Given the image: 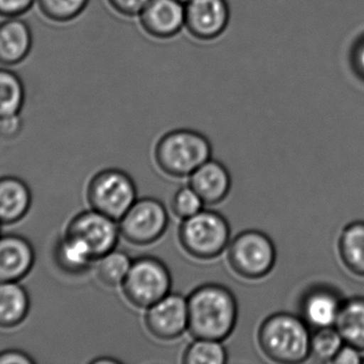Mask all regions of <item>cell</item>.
<instances>
[{
    "instance_id": "21",
    "label": "cell",
    "mask_w": 364,
    "mask_h": 364,
    "mask_svg": "<svg viewBox=\"0 0 364 364\" xmlns=\"http://www.w3.org/2000/svg\"><path fill=\"white\" fill-rule=\"evenodd\" d=\"M339 254L346 269L359 277H364V222H354L346 226L339 239Z\"/></svg>"
},
{
    "instance_id": "10",
    "label": "cell",
    "mask_w": 364,
    "mask_h": 364,
    "mask_svg": "<svg viewBox=\"0 0 364 364\" xmlns=\"http://www.w3.org/2000/svg\"><path fill=\"white\" fill-rule=\"evenodd\" d=\"M144 322L156 339H178L188 328V301L181 295L170 293L147 309Z\"/></svg>"
},
{
    "instance_id": "18",
    "label": "cell",
    "mask_w": 364,
    "mask_h": 364,
    "mask_svg": "<svg viewBox=\"0 0 364 364\" xmlns=\"http://www.w3.org/2000/svg\"><path fill=\"white\" fill-rule=\"evenodd\" d=\"M53 259L58 269L70 276L83 275L95 261L91 250L82 241L68 234L55 244Z\"/></svg>"
},
{
    "instance_id": "20",
    "label": "cell",
    "mask_w": 364,
    "mask_h": 364,
    "mask_svg": "<svg viewBox=\"0 0 364 364\" xmlns=\"http://www.w3.org/2000/svg\"><path fill=\"white\" fill-rule=\"evenodd\" d=\"M335 327L344 343L364 352V297L343 301Z\"/></svg>"
},
{
    "instance_id": "14",
    "label": "cell",
    "mask_w": 364,
    "mask_h": 364,
    "mask_svg": "<svg viewBox=\"0 0 364 364\" xmlns=\"http://www.w3.org/2000/svg\"><path fill=\"white\" fill-rule=\"evenodd\" d=\"M140 19L149 33L168 38L186 25V4L178 0H151L141 12Z\"/></svg>"
},
{
    "instance_id": "32",
    "label": "cell",
    "mask_w": 364,
    "mask_h": 364,
    "mask_svg": "<svg viewBox=\"0 0 364 364\" xmlns=\"http://www.w3.org/2000/svg\"><path fill=\"white\" fill-rule=\"evenodd\" d=\"M350 63L355 74L364 80V36L353 47Z\"/></svg>"
},
{
    "instance_id": "28",
    "label": "cell",
    "mask_w": 364,
    "mask_h": 364,
    "mask_svg": "<svg viewBox=\"0 0 364 364\" xmlns=\"http://www.w3.org/2000/svg\"><path fill=\"white\" fill-rule=\"evenodd\" d=\"M36 0H0V15L16 17L29 11Z\"/></svg>"
},
{
    "instance_id": "12",
    "label": "cell",
    "mask_w": 364,
    "mask_h": 364,
    "mask_svg": "<svg viewBox=\"0 0 364 364\" xmlns=\"http://www.w3.org/2000/svg\"><path fill=\"white\" fill-rule=\"evenodd\" d=\"M341 297L328 286H314L304 295L301 301V318L310 329L335 326L341 310Z\"/></svg>"
},
{
    "instance_id": "5",
    "label": "cell",
    "mask_w": 364,
    "mask_h": 364,
    "mask_svg": "<svg viewBox=\"0 0 364 364\" xmlns=\"http://www.w3.org/2000/svg\"><path fill=\"white\" fill-rule=\"evenodd\" d=\"M122 288L124 296L132 306L149 309L170 294L172 276L159 259L142 256L132 261Z\"/></svg>"
},
{
    "instance_id": "16",
    "label": "cell",
    "mask_w": 364,
    "mask_h": 364,
    "mask_svg": "<svg viewBox=\"0 0 364 364\" xmlns=\"http://www.w3.org/2000/svg\"><path fill=\"white\" fill-rule=\"evenodd\" d=\"M32 33L26 21L9 17L0 23V64L16 66L29 55Z\"/></svg>"
},
{
    "instance_id": "36",
    "label": "cell",
    "mask_w": 364,
    "mask_h": 364,
    "mask_svg": "<svg viewBox=\"0 0 364 364\" xmlns=\"http://www.w3.org/2000/svg\"><path fill=\"white\" fill-rule=\"evenodd\" d=\"M363 363H364V358H363Z\"/></svg>"
},
{
    "instance_id": "6",
    "label": "cell",
    "mask_w": 364,
    "mask_h": 364,
    "mask_svg": "<svg viewBox=\"0 0 364 364\" xmlns=\"http://www.w3.org/2000/svg\"><path fill=\"white\" fill-rule=\"evenodd\" d=\"M87 198L91 209L119 222L136 201V184L124 171L106 169L92 177Z\"/></svg>"
},
{
    "instance_id": "33",
    "label": "cell",
    "mask_w": 364,
    "mask_h": 364,
    "mask_svg": "<svg viewBox=\"0 0 364 364\" xmlns=\"http://www.w3.org/2000/svg\"><path fill=\"white\" fill-rule=\"evenodd\" d=\"M33 359L29 355L16 350H4L0 353V364H32Z\"/></svg>"
},
{
    "instance_id": "31",
    "label": "cell",
    "mask_w": 364,
    "mask_h": 364,
    "mask_svg": "<svg viewBox=\"0 0 364 364\" xmlns=\"http://www.w3.org/2000/svg\"><path fill=\"white\" fill-rule=\"evenodd\" d=\"M333 363L338 364H360L363 363V357L361 352L354 346L344 344L341 350L338 353L337 356L333 360Z\"/></svg>"
},
{
    "instance_id": "22",
    "label": "cell",
    "mask_w": 364,
    "mask_h": 364,
    "mask_svg": "<svg viewBox=\"0 0 364 364\" xmlns=\"http://www.w3.org/2000/svg\"><path fill=\"white\" fill-rule=\"evenodd\" d=\"M25 102V88L13 71L0 68V119L19 115Z\"/></svg>"
},
{
    "instance_id": "17",
    "label": "cell",
    "mask_w": 364,
    "mask_h": 364,
    "mask_svg": "<svg viewBox=\"0 0 364 364\" xmlns=\"http://www.w3.org/2000/svg\"><path fill=\"white\" fill-rule=\"evenodd\" d=\"M29 186L15 177H0V224L21 222L31 207Z\"/></svg>"
},
{
    "instance_id": "30",
    "label": "cell",
    "mask_w": 364,
    "mask_h": 364,
    "mask_svg": "<svg viewBox=\"0 0 364 364\" xmlns=\"http://www.w3.org/2000/svg\"><path fill=\"white\" fill-rule=\"evenodd\" d=\"M113 8L126 15H140L151 0H109Z\"/></svg>"
},
{
    "instance_id": "23",
    "label": "cell",
    "mask_w": 364,
    "mask_h": 364,
    "mask_svg": "<svg viewBox=\"0 0 364 364\" xmlns=\"http://www.w3.org/2000/svg\"><path fill=\"white\" fill-rule=\"evenodd\" d=\"M132 264V261L127 254L114 249L100 259L97 269L98 279L105 286L110 288L122 286L127 277Z\"/></svg>"
},
{
    "instance_id": "15",
    "label": "cell",
    "mask_w": 364,
    "mask_h": 364,
    "mask_svg": "<svg viewBox=\"0 0 364 364\" xmlns=\"http://www.w3.org/2000/svg\"><path fill=\"white\" fill-rule=\"evenodd\" d=\"M190 186L205 204L223 202L231 188V177L222 162L209 160L190 175Z\"/></svg>"
},
{
    "instance_id": "29",
    "label": "cell",
    "mask_w": 364,
    "mask_h": 364,
    "mask_svg": "<svg viewBox=\"0 0 364 364\" xmlns=\"http://www.w3.org/2000/svg\"><path fill=\"white\" fill-rule=\"evenodd\" d=\"M23 123L19 115L0 119V137L6 140L16 138L21 134Z\"/></svg>"
},
{
    "instance_id": "35",
    "label": "cell",
    "mask_w": 364,
    "mask_h": 364,
    "mask_svg": "<svg viewBox=\"0 0 364 364\" xmlns=\"http://www.w3.org/2000/svg\"><path fill=\"white\" fill-rule=\"evenodd\" d=\"M178 1H181V2H182V4H186V2L190 1V0H178Z\"/></svg>"
},
{
    "instance_id": "3",
    "label": "cell",
    "mask_w": 364,
    "mask_h": 364,
    "mask_svg": "<svg viewBox=\"0 0 364 364\" xmlns=\"http://www.w3.org/2000/svg\"><path fill=\"white\" fill-rule=\"evenodd\" d=\"M209 138L198 130L177 128L160 137L155 147L156 164L166 175L190 177L211 158Z\"/></svg>"
},
{
    "instance_id": "2",
    "label": "cell",
    "mask_w": 364,
    "mask_h": 364,
    "mask_svg": "<svg viewBox=\"0 0 364 364\" xmlns=\"http://www.w3.org/2000/svg\"><path fill=\"white\" fill-rule=\"evenodd\" d=\"M311 335L301 316L279 312L263 321L258 331L259 346L274 363H301L310 357Z\"/></svg>"
},
{
    "instance_id": "34",
    "label": "cell",
    "mask_w": 364,
    "mask_h": 364,
    "mask_svg": "<svg viewBox=\"0 0 364 364\" xmlns=\"http://www.w3.org/2000/svg\"><path fill=\"white\" fill-rule=\"evenodd\" d=\"M92 363H96V364L119 363V361L117 360V359L107 358V357H104V358L96 359V360L92 361Z\"/></svg>"
},
{
    "instance_id": "7",
    "label": "cell",
    "mask_w": 364,
    "mask_h": 364,
    "mask_svg": "<svg viewBox=\"0 0 364 364\" xmlns=\"http://www.w3.org/2000/svg\"><path fill=\"white\" fill-rule=\"evenodd\" d=\"M229 265L240 277L258 280L275 266V245L265 233L247 230L235 237L228 248Z\"/></svg>"
},
{
    "instance_id": "4",
    "label": "cell",
    "mask_w": 364,
    "mask_h": 364,
    "mask_svg": "<svg viewBox=\"0 0 364 364\" xmlns=\"http://www.w3.org/2000/svg\"><path fill=\"white\" fill-rule=\"evenodd\" d=\"M178 237L186 254L198 260H212L229 245L230 226L222 214L201 209L196 215L182 220Z\"/></svg>"
},
{
    "instance_id": "11",
    "label": "cell",
    "mask_w": 364,
    "mask_h": 364,
    "mask_svg": "<svg viewBox=\"0 0 364 364\" xmlns=\"http://www.w3.org/2000/svg\"><path fill=\"white\" fill-rule=\"evenodd\" d=\"M226 0H190L186 4V26L193 36L213 38L220 36L228 23Z\"/></svg>"
},
{
    "instance_id": "1",
    "label": "cell",
    "mask_w": 364,
    "mask_h": 364,
    "mask_svg": "<svg viewBox=\"0 0 364 364\" xmlns=\"http://www.w3.org/2000/svg\"><path fill=\"white\" fill-rule=\"evenodd\" d=\"M186 301L188 331L194 339L222 342L235 331L237 303L226 286L215 284L198 286Z\"/></svg>"
},
{
    "instance_id": "13",
    "label": "cell",
    "mask_w": 364,
    "mask_h": 364,
    "mask_svg": "<svg viewBox=\"0 0 364 364\" xmlns=\"http://www.w3.org/2000/svg\"><path fill=\"white\" fill-rule=\"evenodd\" d=\"M36 252L31 243L16 234L0 236V284L18 282L31 271Z\"/></svg>"
},
{
    "instance_id": "25",
    "label": "cell",
    "mask_w": 364,
    "mask_h": 364,
    "mask_svg": "<svg viewBox=\"0 0 364 364\" xmlns=\"http://www.w3.org/2000/svg\"><path fill=\"white\" fill-rule=\"evenodd\" d=\"M227 361V352L220 341L195 339L183 353L184 364H224Z\"/></svg>"
},
{
    "instance_id": "8",
    "label": "cell",
    "mask_w": 364,
    "mask_h": 364,
    "mask_svg": "<svg viewBox=\"0 0 364 364\" xmlns=\"http://www.w3.org/2000/svg\"><path fill=\"white\" fill-rule=\"evenodd\" d=\"M168 226L166 207L157 199L136 200L119 222L122 236L136 246H147L164 236Z\"/></svg>"
},
{
    "instance_id": "27",
    "label": "cell",
    "mask_w": 364,
    "mask_h": 364,
    "mask_svg": "<svg viewBox=\"0 0 364 364\" xmlns=\"http://www.w3.org/2000/svg\"><path fill=\"white\" fill-rule=\"evenodd\" d=\"M205 203L190 185L182 187L173 197L171 207L173 213L181 220L188 219L203 209Z\"/></svg>"
},
{
    "instance_id": "24",
    "label": "cell",
    "mask_w": 364,
    "mask_h": 364,
    "mask_svg": "<svg viewBox=\"0 0 364 364\" xmlns=\"http://www.w3.org/2000/svg\"><path fill=\"white\" fill-rule=\"evenodd\" d=\"M344 344L335 326L316 329L311 335L310 356L320 363H333Z\"/></svg>"
},
{
    "instance_id": "26",
    "label": "cell",
    "mask_w": 364,
    "mask_h": 364,
    "mask_svg": "<svg viewBox=\"0 0 364 364\" xmlns=\"http://www.w3.org/2000/svg\"><path fill=\"white\" fill-rule=\"evenodd\" d=\"M90 0H38L43 14L58 23L74 21L87 8Z\"/></svg>"
},
{
    "instance_id": "9",
    "label": "cell",
    "mask_w": 364,
    "mask_h": 364,
    "mask_svg": "<svg viewBox=\"0 0 364 364\" xmlns=\"http://www.w3.org/2000/svg\"><path fill=\"white\" fill-rule=\"evenodd\" d=\"M65 234L82 241L96 261L115 249L121 233L115 220L92 209L75 216Z\"/></svg>"
},
{
    "instance_id": "19",
    "label": "cell",
    "mask_w": 364,
    "mask_h": 364,
    "mask_svg": "<svg viewBox=\"0 0 364 364\" xmlns=\"http://www.w3.org/2000/svg\"><path fill=\"white\" fill-rule=\"evenodd\" d=\"M30 311V297L17 282L0 284V328L21 325Z\"/></svg>"
}]
</instances>
